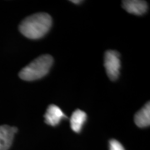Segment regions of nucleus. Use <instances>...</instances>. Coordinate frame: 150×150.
I'll list each match as a JSON object with an SVG mask.
<instances>
[{
  "mask_svg": "<svg viewBox=\"0 0 150 150\" xmlns=\"http://www.w3.org/2000/svg\"><path fill=\"white\" fill-rule=\"evenodd\" d=\"M52 26V18L45 13L27 17L19 25V31L28 38L38 39L43 37Z\"/></svg>",
  "mask_w": 150,
  "mask_h": 150,
  "instance_id": "nucleus-1",
  "label": "nucleus"
},
{
  "mask_svg": "<svg viewBox=\"0 0 150 150\" xmlns=\"http://www.w3.org/2000/svg\"><path fill=\"white\" fill-rule=\"evenodd\" d=\"M54 63L51 55L44 54L38 57L19 72V78L25 81L39 79L47 75Z\"/></svg>",
  "mask_w": 150,
  "mask_h": 150,
  "instance_id": "nucleus-2",
  "label": "nucleus"
},
{
  "mask_svg": "<svg viewBox=\"0 0 150 150\" xmlns=\"http://www.w3.org/2000/svg\"><path fill=\"white\" fill-rule=\"evenodd\" d=\"M104 67L108 78L112 81L116 80L119 76L121 63L120 55L114 50H108L104 55Z\"/></svg>",
  "mask_w": 150,
  "mask_h": 150,
  "instance_id": "nucleus-3",
  "label": "nucleus"
},
{
  "mask_svg": "<svg viewBox=\"0 0 150 150\" xmlns=\"http://www.w3.org/2000/svg\"><path fill=\"white\" fill-rule=\"evenodd\" d=\"M18 129L8 125L0 126V150H8Z\"/></svg>",
  "mask_w": 150,
  "mask_h": 150,
  "instance_id": "nucleus-4",
  "label": "nucleus"
},
{
  "mask_svg": "<svg viewBox=\"0 0 150 150\" xmlns=\"http://www.w3.org/2000/svg\"><path fill=\"white\" fill-rule=\"evenodd\" d=\"M67 118V116L62 111V109L54 104L49 105L47 108L45 114H44L45 123L48 125H51V126L58 125L63 118Z\"/></svg>",
  "mask_w": 150,
  "mask_h": 150,
  "instance_id": "nucleus-5",
  "label": "nucleus"
},
{
  "mask_svg": "<svg viewBox=\"0 0 150 150\" xmlns=\"http://www.w3.org/2000/svg\"><path fill=\"white\" fill-rule=\"evenodd\" d=\"M123 8L129 13L143 15L148 11V4L142 0H125L123 1Z\"/></svg>",
  "mask_w": 150,
  "mask_h": 150,
  "instance_id": "nucleus-6",
  "label": "nucleus"
},
{
  "mask_svg": "<svg viewBox=\"0 0 150 150\" xmlns=\"http://www.w3.org/2000/svg\"><path fill=\"white\" fill-rule=\"evenodd\" d=\"M87 120V114L80 109H76L70 118V126L75 133H80L83 124Z\"/></svg>",
  "mask_w": 150,
  "mask_h": 150,
  "instance_id": "nucleus-7",
  "label": "nucleus"
},
{
  "mask_svg": "<svg viewBox=\"0 0 150 150\" xmlns=\"http://www.w3.org/2000/svg\"><path fill=\"white\" fill-rule=\"evenodd\" d=\"M134 122L139 128H146L150 125V104L148 102L134 116Z\"/></svg>",
  "mask_w": 150,
  "mask_h": 150,
  "instance_id": "nucleus-8",
  "label": "nucleus"
},
{
  "mask_svg": "<svg viewBox=\"0 0 150 150\" xmlns=\"http://www.w3.org/2000/svg\"><path fill=\"white\" fill-rule=\"evenodd\" d=\"M109 150H125L123 145L121 144L118 141L115 139H112L109 141Z\"/></svg>",
  "mask_w": 150,
  "mask_h": 150,
  "instance_id": "nucleus-9",
  "label": "nucleus"
},
{
  "mask_svg": "<svg viewBox=\"0 0 150 150\" xmlns=\"http://www.w3.org/2000/svg\"><path fill=\"white\" fill-rule=\"evenodd\" d=\"M72 3H74V4H81L82 3V1H71Z\"/></svg>",
  "mask_w": 150,
  "mask_h": 150,
  "instance_id": "nucleus-10",
  "label": "nucleus"
}]
</instances>
